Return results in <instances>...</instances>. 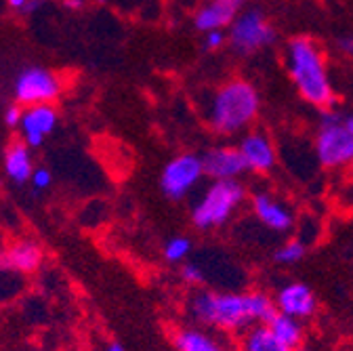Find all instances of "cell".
<instances>
[{
	"instance_id": "obj_1",
	"label": "cell",
	"mask_w": 353,
	"mask_h": 351,
	"mask_svg": "<svg viewBox=\"0 0 353 351\" xmlns=\"http://www.w3.org/2000/svg\"><path fill=\"white\" fill-rule=\"evenodd\" d=\"M185 314L196 326L223 334H242L250 326L268 324L276 314L274 297L265 290L194 288L185 301Z\"/></svg>"
},
{
	"instance_id": "obj_2",
	"label": "cell",
	"mask_w": 353,
	"mask_h": 351,
	"mask_svg": "<svg viewBox=\"0 0 353 351\" xmlns=\"http://www.w3.org/2000/svg\"><path fill=\"white\" fill-rule=\"evenodd\" d=\"M286 70L303 101L320 110L332 108V82L326 70L324 53L316 40L307 36L292 38L286 47Z\"/></svg>"
},
{
	"instance_id": "obj_3",
	"label": "cell",
	"mask_w": 353,
	"mask_h": 351,
	"mask_svg": "<svg viewBox=\"0 0 353 351\" xmlns=\"http://www.w3.org/2000/svg\"><path fill=\"white\" fill-rule=\"evenodd\" d=\"M261 97L248 80L234 78L214 91L206 120L216 135H236L246 130L259 116Z\"/></svg>"
},
{
	"instance_id": "obj_4",
	"label": "cell",
	"mask_w": 353,
	"mask_h": 351,
	"mask_svg": "<svg viewBox=\"0 0 353 351\" xmlns=\"http://www.w3.org/2000/svg\"><path fill=\"white\" fill-rule=\"evenodd\" d=\"M246 188L240 179L212 181L192 206V225L198 232H214L232 221L242 202Z\"/></svg>"
},
{
	"instance_id": "obj_5",
	"label": "cell",
	"mask_w": 353,
	"mask_h": 351,
	"mask_svg": "<svg viewBox=\"0 0 353 351\" xmlns=\"http://www.w3.org/2000/svg\"><path fill=\"white\" fill-rule=\"evenodd\" d=\"M316 158L320 166L328 170L349 168L353 164V130L345 122V110H322L316 135Z\"/></svg>"
},
{
	"instance_id": "obj_6",
	"label": "cell",
	"mask_w": 353,
	"mask_h": 351,
	"mask_svg": "<svg viewBox=\"0 0 353 351\" xmlns=\"http://www.w3.org/2000/svg\"><path fill=\"white\" fill-rule=\"evenodd\" d=\"M204 177L206 174L202 166V156L179 154L164 164L160 174V190L168 200L179 202L188 198Z\"/></svg>"
},
{
	"instance_id": "obj_7",
	"label": "cell",
	"mask_w": 353,
	"mask_h": 351,
	"mask_svg": "<svg viewBox=\"0 0 353 351\" xmlns=\"http://www.w3.org/2000/svg\"><path fill=\"white\" fill-rule=\"evenodd\" d=\"M228 38L234 51H238L240 55H250L272 45L276 40V30L261 9L252 7L244 13H238V17L230 26Z\"/></svg>"
},
{
	"instance_id": "obj_8",
	"label": "cell",
	"mask_w": 353,
	"mask_h": 351,
	"mask_svg": "<svg viewBox=\"0 0 353 351\" xmlns=\"http://www.w3.org/2000/svg\"><path fill=\"white\" fill-rule=\"evenodd\" d=\"M15 101L23 108L53 103L61 95V80L55 72L42 66H28L15 76L13 84Z\"/></svg>"
},
{
	"instance_id": "obj_9",
	"label": "cell",
	"mask_w": 353,
	"mask_h": 351,
	"mask_svg": "<svg viewBox=\"0 0 353 351\" xmlns=\"http://www.w3.org/2000/svg\"><path fill=\"white\" fill-rule=\"evenodd\" d=\"M274 303H276V312L292 316L296 320H309L318 314V297L312 290V286L305 282H286L282 284L276 294H274Z\"/></svg>"
},
{
	"instance_id": "obj_10",
	"label": "cell",
	"mask_w": 353,
	"mask_h": 351,
	"mask_svg": "<svg viewBox=\"0 0 353 351\" xmlns=\"http://www.w3.org/2000/svg\"><path fill=\"white\" fill-rule=\"evenodd\" d=\"M250 206H252V214L256 219V223L263 225L268 232L288 234L296 223V217H294L292 208L288 204H284L282 200H278L276 196H272L270 192L252 194Z\"/></svg>"
},
{
	"instance_id": "obj_11",
	"label": "cell",
	"mask_w": 353,
	"mask_h": 351,
	"mask_svg": "<svg viewBox=\"0 0 353 351\" xmlns=\"http://www.w3.org/2000/svg\"><path fill=\"white\" fill-rule=\"evenodd\" d=\"M202 166H204V174L210 181L240 179L244 172H248L246 160L240 148L236 146L210 148L206 154H202Z\"/></svg>"
},
{
	"instance_id": "obj_12",
	"label": "cell",
	"mask_w": 353,
	"mask_h": 351,
	"mask_svg": "<svg viewBox=\"0 0 353 351\" xmlns=\"http://www.w3.org/2000/svg\"><path fill=\"white\" fill-rule=\"evenodd\" d=\"M59 114L53 103H40V106H30L23 108L21 122H19V133L21 139L32 148H40L47 137L57 128Z\"/></svg>"
},
{
	"instance_id": "obj_13",
	"label": "cell",
	"mask_w": 353,
	"mask_h": 351,
	"mask_svg": "<svg viewBox=\"0 0 353 351\" xmlns=\"http://www.w3.org/2000/svg\"><path fill=\"white\" fill-rule=\"evenodd\" d=\"M238 148L246 160L248 170L256 174H270L278 162L276 146L270 139V135L263 133V130H250V133H246Z\"/></svg>"
},
{
	"instance_id": "obj_14",
	"label": "cell",
	"mask_w": 353,
	"mask_h": 351,
	"mask_svg": "<svg viewBox=\"0 0 353 351\" xmlns=\"http://www.w3.org/2000/svg\"><path fill=\"white\" fill-rule=\"evenodd\" d=\"M44 250L34 240H17L0 250V272H15L21 276L34 274L42 268Z\"/></svg>"
},
{
	"instance_id": "obj_15",
	"label": "cell",
	"mask_w": 353,
	"mask_h": 351,
	"mask_svg": "<svg viewBox=\"0 0 353 351\" xmlns=\"http://www.w3.org/2000/svg\"><path fill=\"white\" fill-rule=\"evenodd\" d=\"M172 345L176 351H234L223 332L204 326H183L172 332Z\"/></svg>"
},
{
	"instance_id": "obj_16",
	"label": "cell",
	"mask_w": 353,
	"mask_h": 351,
	"mask_svg": "<svg viewBox=\"0 0 353 351\" xmlns=\"http://www.w3.org/2000/svg\"><path fill=\"white\" fill-rule=\"evenodd\" d=\"M238 5L234 0H210L194 17V26L198 32L206 34L212 30H223L234 23L238 17Z\"/></svg>"
},
{
	"instance_id": "obj_17",
	"label": "cell",
	"mask_w": 353,
	"mask_h": 351,
	"mask_svg": "<svg viewBox=\"0 0 353 351\" xmlns=\"http://www.w3.org/2000/svg\"><path fill=\"white\" fill-rule=\"evenodd\" d=\"M34 168L36 166L32 160V148L23 139L13 141L5 152V174L7 177L17 185H26V183H30Z\"/></svg>"
},
{
	"instance_id": "obj_18",
	"label": "cell",
	"mask_w": 353,
	"mask_h": 351,
	"mask_svg": "<svg viewBox=\"0 0 353 351\" xmlns=\"http://www.w3.org/2000/svg\"><path fill=\"white\" fill-rule=\"evenodd\" d=\"M238 351H292L286 347L268 324H256L244 330L238 339Z\"/></svg>"
},
{
	"instance_id": "obj_19",
	"label": "cell",
	"mask_w": 353,
	"mask_h": 351,
	"mask_svg": "<svg viewBox=\"0 0 353 351\" xmlns=\"http://www.w3.org/2000/svg\"><path fill=\"white\" fill-rule=\"evenodd\" d=\"M270 330L290 349H296V347H303L305 345V324L303 320H296L292 316H286V314H280L276 312L272 316V320L268 322Z\"/></svg>"
},
{
	"instance_id": "obj_20",
	"label": "cell",
	"mask_w": 353,
	"mask_h": 351,
	"mask_svg": "<svg viewBox=\"0 0 353 351\" xmlns=\"http://www.w3.org/2000/svg\"><path fill=\"white\" fill-rule=\"evenodd\" d=\"M192 252H194V242L181 234L168 238L164 242V248H162V257L168 263H172V265H183L185 261H190Z\"/></svg>"
},
{
	"instance_id": "obj_21",
	"label": "cell",
	"mask_w": 353,
	"mask_h": 351,
	"mask_svg": "<svg viewBox=\"0 0 353 351\" xmlns=\"http://www.w3.org/2000/svg\"><path fill=\"white\" fill-rule=\"evenodd\" d=\"M307 254V244L301 240V238H292V240H286L284 244H280L272 259L276 265H282V268H290V265H296L299 261H303Z\"/></svg>"
},
{
	"instance_id": "obj_22",
	"label": "cell",
	"mask_w": 353,
	"mask_h": 351,
	"mask_svg": "<svg viewBox=\"0 0 353 351\" xmlns=\"http://www.w3.org/2000/svg\"><path fill=\"white\" fill-rule=\"evenodd\" d=\"M179 278L183 284H188L190 288H202L206 284V278H204V270L198 261H185L181 270H179Z\"/></svg>"
},
{
	"instance_id": "obj_23",
	"label": "cell",
	"mask_w": 353,
	"mask_h": 351,
	"mask_svg": "<svg viewBox=\"0 0 353 351\" xmlns=\"http://www.w3.org/2000/svg\"><path fill=\"white\" fill-rule=\"evenodd\" d=\"M30 185H32V190L36 194L49 190L53 185V172L47 166H36L34 172H32V177H30Z\"/></svg>"
},
{
	"instance_id": "obj_24",
	"label": "cell",
	"mask_w": 353,
	"mask_h": 351,
	"mask_svg": "<svg viewBox=\"0 0 353 351\" xmlns=\"http://www.w3.org/2000/svg\"><path fill=\"white\" fill-rule=\"evenodd\" d=\"M223 42H225L223 30H212V32L204 34V47H206V51H219L221 47H223Z\"/></svg>"
},
{
	"instance_id": "obj_25",
	"label": "cell",
	"mask_w": 353,
	"mask_h": 351,
	"mask_svg": "<svg viewBox=\"0 0 353 351\" xmlns=\"http://www.w3.org/2000/svg\"><path fill=\"white\" fill-rule=\"evenodd\" d=\"M21 114H23V106L19 103H13L5 110V124L9 128H19V122H21Z\"/></svg>"
},
{
	"instance_id": "obj_26",
	"label": "cell",
	"mask_w": 353,
	"mask_h": 351,
	"mask_svg": "<svg viewBox=\"0 0 353 351\" xmlns=\"http://www.w3.org/2000/svg\"><path fill=\"white\" fill-rule=\"evenodd\" d=\"M336 45H339V49H341L345 55H351V57H353V36H341Z\"/></svg>"
},
{
	"instance_id": "obj_27",
	"label": "cell",
	"mask_w": 353,
	"mask_h": 351,
	"mask_svg": "<svg viewBox=\"0 0 353 351\" xmlns=\"http://www.w3.org/2000/svg\"><path fill=\"white\" fill-rule=\"evenodd\" d=\"M7 5H9V9H13L17 13H26L30 0H7Z\"/></svg>"
},
{
	"instance_id": "obj_28",
	"label": "cell",
	"mask_w": 353,
	"mask_h": 351,
	"mask_svg": "<svg viewBox=\"0 0 353 351\" xmlns=\"http://www.w3.org/2000/svg\"><path fill=\"white\" fill-rule=\"evenodd\" d=\"M63 5H65L68 9H74V11H78V9H82L84 0H63Z\"/></svg>"
},
{
	"instance_id": "obj_29",
	"label": "cell",
	"mask_w": 353,
	"mask_h": 351,
	"mask_svg": "<svg viewBox=\"0 0 353 351\" xmlns=\"http://www.w3.org/2000/svg\"><path fill=\"white\" fill-rule=\"evenodd\" d=\"M105 351H126V347L120 341H110L108 347H105Z\"/></svg>"
},
{
	"instance_id": "obj_30",
	"label": "cell",
	"mask_w": 353,
	"mask_h": 351,
	"mask_svg": "<svg viewBox=\"0 0 353 351\" xmlns=\"http://www.w3.org/2000/svg\"><path fill=\"white\" fill-rule=\"evenodd\" d=\"M349 181H351V190H353V164L349 166Z\"/></svg>"
},
{
	"instance_id": "obj_31",
	"label": "cell",
	"mask_w": 353,
	"mask_h": 351,
	"mask_svg": "<svg viewBox=\"0 0 353 351\" xmlns=\"http://www.w3.org/2000/svg\"><path fill=\"white\" fill-rule=\"evenodd\" d=\"M292 351H312V349H309V347H305V345H303V347H296V349H292Z\"/></svg>"
},
{
	"instance_id": "obj_32",
	"label": "cell",
	"mask_w": 353,
	"mask_h": 351,
	"mask_svg": "<svg viewBox=\"0 0 353 351\" xmlns=\"http://www.w3.org/2000/svg\"><path fill=\"white\" fill-rule=\"evenodd\" d=\"M234 3H236V5H238V7H242V5H244V3H246V0H234Z\"/></svg>"
}]
</instances>
